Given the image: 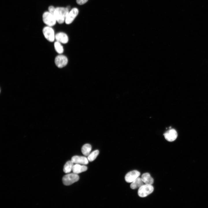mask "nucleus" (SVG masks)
I'll return each mask as SVG.
<instances>
[{"mask_svg":"<svg viewBox=\"0 0 208 208\" xmlns=\"http://www.w3.org/2000/svg\"><path fill=\"white\" fill-rule=\"evenodd\" d=\"M69 12L67 7H57L55 9L53 14L57 22L60 24L63 23Z\"/></svg>","mask_w":208,"mask_h":208,"instance_id":"nucleus-1","label":"nucleus"},{"mask_svg":"<svg viewBox=\"0 0 208 208\" xmlns=\"http://www.w3.org/2000/svg\"><path fill=\"white\" fill-rule=\"evenodd\" d=\"M42 21L46 26L53 27L57 22L53 14L48 11L44 12L42 15Z\"/></svg>","mask_w":208,"mask_h":208,"instance_id":"nucleus-2","label":"nucleus"},{"mask_svg":"<svg viewBox=\"0 0 208 208\" xmlns=\"http://www.w3.org/2000/svg\"><path fill=\"white\" fill-rule=\"evenodd\" d=\"M154 187L152 185L143 184L139 188L138 194L141 197H145L153 192Z\"/></svg>","mask_w":208,"mask_h":208,"instance_id":"nucleus-3","label":"nucleus"},{"mask_svg":"<svg viewBox=\"0 0 208 208\" xmlns=\"http://www.w3.org/2000/svg\"><path fill=\"white\" fill-rule=\"evenodd\" d=\"M79 179L78 174L73 173L64 175L62 178V181L64 185H69L77 181Z\"/></svg>","mask_w":208,"mask_h":208,"instance_id":"nucleus-4","label":"nucleus"},{"mask_svg":"<svg viewBox=\"0 0 208 208\" xmlns=\"http://www.w3.org/2000/svg\"><path fill=\"white\" fill-rule=\"evenodd\" d=\"M42 33L45 38L50 42H53L55 39V35L52 27L46 26L42 29Z\"/></svg>","mask_w":208,"mask_h":208,"instance_id":"nucleus-5","label":"nucleus"},{"mask_svg":"<svg viewBox=\"0 0 208 208\" xmlns=\"http://www.w3.org/2000/svg\"><path fill=\"white\" fill-rule=\"evenodd\" d=\"M68 62L67 58L63 55H59L55 58V63L57 66L59 68H62L65 66Z\"/></svg>","mask_w":208,"mask_h":208,"instance_id":"nucleus-6","label":"nucleus"},{"mask_svg":"<svg viewBox=\"0 0 208 208\" xmlns=\"http://www.w3.org/2000/svg\"><path fill=\"white\" fill-rule=\"evenodd\" d=\"M140 172L137 170H133L127 173L125 176V179L127 183H131L139 177Z\"/></svg>","mask_w":208,"mask_h":208,"instance_id":"nucleus-7","label":"nucleus"},{"mask_svg":"<svg viewBox=\"0 0 208 208\" xmlns=\"http://www.w3.org/2000/svg\"><path fill=\"white\" fill-rule=\"evenodd\" d=\"M79 11L78 9L74 8L69 11L66 17L65 22L67 24L71 23L78 14Z\"/></svg>","mask_w":208,"mask_h":208,"instance_id":"nucleus-8","label":"nucleus"},{"mask_svg":"<svg viewBox=\"0 0 208 208\" xmlns=\"http://www.w3.org/2000/svg\"><path fill=\"white\" fill-rule=\"evenodd\" d=\"M164 135L166 140L169 142H172L177 138V133L174 129H171L166 131L164 133Z\"/></svg>","mask_w":208,"mask_h":208,"instance_id":"nucleus-9","label":"nucleus"},{"mask_svg":"<svg viewBox=\"0 0 208 208\" xmlns=\"http://www.w3.org/2000/svg\"><path fill=\"white\" fill-rule=\"evenodd\" d=\"M71 160L74 163L84 165L88 164L89 161L86 157L77 155L73 157Z\"/></svg>","mask_w":208,"mask_h":208,"instance_id":"nucleus-10","label":"nucleus"},{"mask_svg":"<svg viewBox=\"0 0 208 208\" xmlns=\"http://www.w3.org/2000/svg\"><path fill=\"white\" fill-rule=\"evenodd\" d=\"M55 39L61 43L66 44L68 41V38L67 35L64 33L60 32L55 35Z\"/></svg>","mask_w":208,"mask_h":208,"instance_id":"nucleus-11","label":"nucleus"},{"mask_svg":"<svg viewBox=\"0 0 208 208\" xmlns=\"http://www.w3.org/2000/svg\"><path fill=\"white\" fill-rule=\"evenodd\" d=\"M87 169V167L84 165L75 164L73 166L72 171L73 173L78 174L86 171Z\"/></svg>","mask_w":208,"mask_h":208,"instance_id":"nucleus-12","label":"nucleus"},{"mask_svg":"<svg viewBox=\"0 0 208 208\" xmlns=\"http://www.w3.org/2000/svg\"><path fill=\"white\" fill-rule=\"evenodd\" d=\"M141 178L145 184L152 185L154 182L153 178L148 173H145L141 176Z\"/></svg>","mask_w":208,"mask_h":208,"instance_id":"nucleus-13","label":"nucleus"},{"mask_svg":"<svg viewBox=\"0 0 208 208\" xmlns=\"http://www.w3.org/2000/svg\"><path fill=\"white\" fill-rule=\"evenodd\" d=\"M144 184V183L141 178L139 177L131 183L130 187L131 189H135L140 188Z\"/></svg>","mask_w":208,"mask_h":208,"instance_id":"nucleus-14","label":"nucleus"},{"mask_svg":"<svg viewBox=\"0 0 208 208\" xmlns=\"http://www.w3.org/2000/svg\"><path fill=\"white\" fill-rule=\"evenodd\" d=\"M74 163L71 161H67L64 165V172L66 173H68L72 171Z\"/></svg>","mask_w":208,"mask_h":208,"instance_id":"nucleus-15","label":"nucleus"},{"mask_svg":"<svg viewBox=\"0 0 208 208\" xmlns=\"http://www.w3.org/2000/svg\"><path fill=\"white\" fill-rule=\"evenodd\" d=\"M92 149L91 145L88 144H84L82 147L81 151L83 154L85 156H88L90 153Z\"/></svg>","mask_w":208,"mask_h":208,"instance_id":"nucleus-16","label":"nucleus"},{"mask_svg":"<svg viewBox=\"0 0 208 208\" xmlns=\"http://www.w3.org/2000/svg\"><path fill=\"white\" fill-rule=\"evenodd\" d=\"M54 47L55 51L58 53L61 54L64 52V48L61 43L57 41L55 42Z\"/></svg>","mask_w":208,"mask_h":208,"instance_id":"nucleus-17","label":"nucleus"},{"mask_svg":"<svg viewBox=\"0 0 208 208\" xmlns=\"http://www.w3.org/2000/svg\"><path fill=\"white\" fill-rule=\"evenodd\" d=\"M99 151L98 150L94 151L90 153L88 156L87 158L89 161H92L94 160L98 155Z\"/></svg>","mask_w":208,"mask_h":208,"instance_id":"nucleus-18","label":"nucleus"},{"mask_svg":"<svg viewBox=\"0 0 208 208\" xmlns=\"http://www.w3.org/2000/svg\"><path fill=\"white\" fill-rule=\"evenodd\" d=\"M55 8L53 5L49 6L48 8V11L50 13L53 14L55 10Z\"/></svg>","mask_w":208,"mask_h":208,"instance_id":"nucleus-19","label":"nucleus"},{"mask_svg":"<svg viewBox=\"0 0 208 208\" xmlns=\"http://www.w3.org/2000/svg\"><path fill=\"white\" fill-rule=\"evenodd\" d=\"M88 0H76L77 3L79 5H82L86 3Z\"/></svg>","mask_w":208,"mask_h":208,"instance_id":"nucleus-20","label":"nucleus"}]
</instances>
